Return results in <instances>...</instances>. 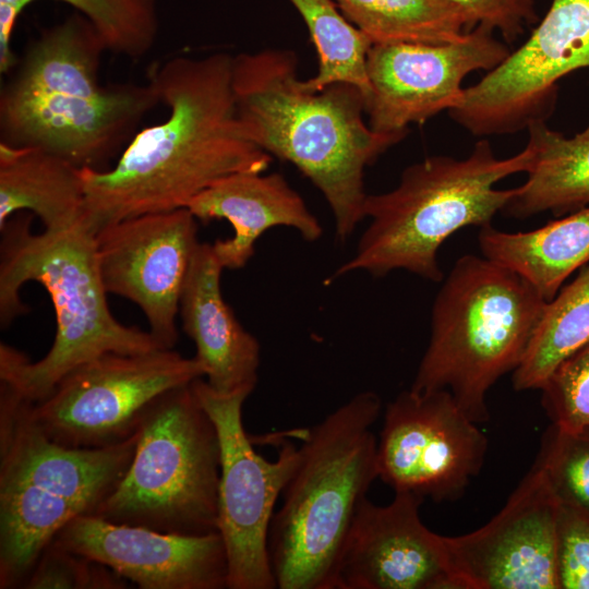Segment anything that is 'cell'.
<instances>
[{
	"mask_svg": "<svg viewBox=\"0 0 589 589\" xmlns=\"http://www.w3.org/2000/svg\"><path fill=\"white\" fill-rule=\"evenodd\" d=\"M233 56H179L147 73L159 103L160 123L137 132L115 167L81 168L83 224L97 233L127 218L170 212L216 181L238 172H265L273 156L254 144L238 118Z\"/></svg>",
	"mask_w": 589,
	"mask_h": 589,
	"instance_id": "cell-1",
	"label": "cell"
},
{
	"mask_svg": "<svg viewBox=\"0 0 589 589\" xmlns=\"http://www.w3.org/2000/svg\"><path fill=\"white\" fill-rule=\"evenodd\" d=\"M232 87L247 136L315 185L333 213L336 240L346 242L364 219L365 168L406 135L373 131L356 85L305 89L290 49L233 56Z\"/></svg>",
	"mask_w": 589,
	"mask_h": 589,
	"instance_id": "cell-2",
	"label": "cell"
},
{
	"mask_svg": "<svg viewBox=\"0 0 589 589\" xmlns=\"http://www.w3.org/2000/svg\"><path fill=\"white\" fill-rule=\"evenodd\" d=\"M32 215L10 217L0 228V324L5 328L29 311L20 291L36 281L50 296L56 335L38 361L1 342L0 382L37 402L65 374L99 356L161 349L149 332L125 326L111 314L96 261V235L83 220L41 233L32 232Z\"/></svg>",
	"mask_w": 589,
	"mask_h": 589,
	"instance_id": "cell-3",
	"label": "cell"
},
{
	"mask_svg": "<svg viewBox=\"0 0 589 589\" xmlns=\"http://www.w3.org/2000/svg\"><path fill=\"white\" fill-rule=\"evenodd\" d=\"M382 401L360 392L300 431L299 462L268 531L278 589H335L339 557L360 503L376 478L372 426Z\"/></svg>",
	"mask_w": 589,
	"mask_h": 589,
	"instance_id": "cell-4",
	"label": "cell"
},
{
	"mask_svg": "<svg viewBox=\"0 0 589 589\" xmlns=\"http://www.w3.org/2000/svg\"><path fill=\"white\" fill-rule=\"evenodd\" d=\"M136 441L137 432L101 448L58 444L32 401L0 382V589L23 588L57 533L94 515L125 476Z\"/></svg>",
	"mask_w": 589,
	"mask_h": 589,
	"instance_id": "cell-5",
	"label": "cell"
},
{
	"mask_svg": "<svg viewBox=\"0 0 589 589\" xmlns=\"http://www.w3.org/2000/svg\"><path fill=\"white\" fill-rule=\"evenodd\" d=\"M536 158L530 143L518 154L497 158L486 137L462 159L436 155L414 163L390 191L368 194L366 228L354 254L326 279L353 272L373 277L402 269L431 281L443 280L441 245L458 230L491 225L515 193L495 189L501 180L528 172Z\"/></svg>",
	"mask_w": 589,
	"mask_h": 589,
	"instance_id": "cell-6",
	"label": "cell"
},
{
	"mask_svg": "<svg viewBox=\"0 0 589 589\" xmlns=\"http://www.w3.org/2000/svg\"><path fill=\"white\" fill-rule=\"evenodd\" d=\"M546 302L509 268L483 255L459 257L434 299L410 388L448 390L473 422L488 421L486 394L520 364Z\"/></svg>",
	"mask_w": 589,
	"mask_h": 589,
	"instance_id": "cell-7",
	"label": "cell"
},
{
	"mask_svg": "<svg viewBox=\"0 0 589 589\" xmlns=\"http://www.w3.org/2000/svg\"><path fill=\"white\" fill-rule=\"evenodd\" d=\"M220 447L192 383L159 395L137 430L130 467L94 513L160 532L217 531Z\"/></svg>",
	"mask_w": 589,
	"mask_h": 589,
	"instance_id": "cell-8",
	"label": "cell"
},
{
	"mask_svg": "<svg viewBox=\"0 0 589 589\" xmlns=\"http://www.w3.org/2000/svg\"><path fill=\"white\" fill-rule=\"evenodd\" d=\"M205 376L194 358L173 349L109 352L65 374L32 413L46 435L73 448H101L136 434L163 393Z\"/></svg>",
	"mask_w": 589,
	"mask_h": 589,
	"instance_id": "cell-9",
	"label": "cell"
},
{
	"mask_svg": "<svg viewBox=\"0 0 589 589\" xmlns=\"http://www.w3.org/2000/svg\"><path fill=\"white\" fill-rule=\"evenodd\" d=\"M192 387L219 440L217 531L226 548L228 588L275 589L268 531L276 501L299 462L300 448L283 441L277 458L266 460L244 430L242 406L249 393H219L202 377Z\"/></svg>",
	"mask_w": 589,
	"mask_h": 589,
	"instance_id": "cell-10",
	"label": "cell"
},
{
	"mask_svg": "<svg viewBox=\"0 0 589 589\" xmlns=\"http://www.w3.org/2000/svg\"><path fill=\"white\" fill-rule=\"evenodd\" d=\"M589 68V0H551L530 36L476 84L464 88L449 117L471 135L488 137L546 121L558 82Z\"/></svg>",
	"mask_w": 589,
	"mask_h": 589,
	"instance_id": "cell-11",
	"label": "cell"
},
{
	"mask_svg": "<svg viewBox=\"0 0 589 589\" xmlns=\"http://www.w3.org/2000/svg\"><path fill=\"white\" fill-rule=\"evenodd\" d=\"M476 424L448 390H402L385 408L378 478L395 493L435 502L460 497L488 449Z\"/></svg>",
	"mask_w": 589,
	"mask_h": 589,
	"instance_id": "cell-12",
	"label": "cell"
},
{
	"mask_svg": "<svg viewBox=\"0 0 589 589\" xmlns=\"http://www.w3.org/2000/svg\"><path fill=\"white\" fill-rule=\"evenodd\" d=\"M483 25L447 44H374L366 56L369 94L364 111L370 128L383 134H408L462 98L471 72L491 71L510 53L505 41Z\"/></svg>",
	"mask_w": 589,
	"mask_h": 589,
	"instance_id": "cell-13",
	"label": "cell"
},
{
	"mask_svg": "<svg viewBox=\"0 0 589 589\" xmlns=\"http://www.w3.org/2000/svg\"><path fill=\"white\" fill-rule=\"evenodd\" d=\"M159 103L154 87L118 84L98 94L74 91L0 95L1 142L32 146L80 168L104 170L135 135L140 121Z\"/></svg>",
	"mask_w": 589,
	"mask_h": 589,
	"instance_id": "cell-14",
	"label": "cell"
},
{
	"mask_svg": "<svg viewBox=\"0 0 589 589\" xmlns=\"http://www.w3.org/2000/svg\"><path fill=\"white\" fill-rule=\"evenodd\" d=\"M196 220L185 207L119 220L95 236L106 291L140 306L161 349L178 341L180 298L200 243Z\"/></svg>",
	"mask_w": 589,
	"mask_h": 589,
	"instance_id": "cell-15",
	"label": "cell"
},
{
	"mask_svg": "<svg viewBox=\"0 0 589 589\" xmlns=\"http://www.w3.org/2000/svg\"><path fill=\"white\" fill-rule=\"evenodd\" d=\"M557 508L551 484L533 465L486 525L444 537L460 589H561Z\"/></svg>",
	"mask_w": 589,
	"mask_h": 589,
	"instance_id": "cell-16",
	"label": "cell"
},
{
	"mask_svg": "<svg viewBox=\"0 0 589 589\" xmlns=\"http://www.w3.org/2000/svg\"><path fill=\"white\" fill-rule=\"evenodd\" d=\"M423 498L396 492L387 505L360 503L335 589H460L444 541L422 522Z\"/></svg>",
	"mask_w": 589,
	"mask_h": 589,
	"instance_id": "cell-17",
	"label": "cell"
},
{
	"mask_svg": "<svg viewBox=\"0 0 589 589\" xmlns=\"http://www.w3.org/2000/svg\"><path fill=\"white\" fill-rule=\"evenodd\" d=\"M52 542L106 565L141 589L228 588L226 548L218 531L167 533L82 515Z\"/></svg>",
	"mask_w": 589,
	"mask_h": 589,
	"instance_id": "cell-18",
	"label": "cell"
},
{
	"mask_svg": "<svg viewBox=\"0 0 589 589\" xmlns=\"http://www.w3.org/2000/svg\"><path fill=\"white\" fill-rule=\"evenodd\" d=\"M223 269L213 244L200 242L182 290L179 314L184 333L195 345L194 358L204 368L207 384L224 394H251L259 378L261 347L221 294Z\"/></svg>",
	"mask_w": 589,
	"mask_h": 589,
	"instance_id": "cell-19",
	"label": "cell"
},
{
	"mask_svg": "<svg viewBox=\"0 0 589 589\" xmlns=\"http://www.w3.org/2000/svg\"><path fill=\"white\" fill-rule=\"evenodd\" d=\"M187 208L204 224L226 219L232 226L230 239L212 243L224 269L243 268L254 254L256 240L273 227L292 228L309 242L323 235L304 200L277 172L227 176L196 195Z\"/></svg>",
	"mask_w": 589,
	"mask_h": 589,
	"instance_id": "cell-20",
	"label": "cell"
},
{
	"mask_svg": "<svg viewBox=\"0 0 589 589\" xmlns=\"http://www.w3.org/2000/svg\"><path fill=\"white\" fill-rule=\"evenodd\" d=\"M484 257L518 274L550 301L572 274L589 264V206L520 232L481 227Z\"/></svg>",
	"mask_w": 589,
	"mask_h": 589,
	"instance_id": "cell-21",
	"label": "cell"
},
{
	"mask_svg": "<svg viewBox=\"0 0 589 589\" xmlns=\"http://www.w3.org/2000/svg\"><path fill=\"white\" fill-rule=\"evenodd\" d=\"M81 168L38 147L0 142V228L20 211L38 216L46 230L82 221Z\"/></svg>",
	"mask_w": 589,
	"mask_h": 589,
	"instance_id": "cell-22",
	"label": "cell"
},
{
	"mask_svg": "<svg viewBox=\"0 0 589 589\" xmlns=\"http://www.w3.org/2000/svg\"><path fill=\"white\" fill-rule=\"evenodd\" d=\"M527 131L534 164L502 213L520 219L544 212L561 217L588 207L589 124L570 137L550 129L546 121H534Z\"/></svg>",
	"mask_w": 589,
	"mask_h": 589,
	"instance_id": "cell-23",
	"label": "cell"
},
{
	"mask_svg": "<svg viewBox=\"0 0 589 589\" xmlns=\"http://www.w3.org/2000/svg\"><path fill=\"white\" fill-rule=\"evenodd\" d=\"M371 43L447 44L469 31L464 11L449 0H334Z\"/></svg>",
	"mask_w": 589,
	"mask_h": 589,
	"instance_id": "cell-24",
	"label": "cell"
},
{
	"mask_svg": "<svg viewBox=\"0 0 589 589\" xmlns=\"http://www.w3.org/2000/svg\"><path fill=\"white\" fill-rule=\"evenodd\" d=\"M35 0H0V72L16 57L11 38L17 16ZM72 5L94 26L106 51L137 60L154 47L158 34L157 0H58Z\"/></svg>",
	"mask_w": 589,
	"mask_h": 589,
	"instance_id": "cell-25",
	"label": "cell"
},
{
	"mask_svg": "<svg viewBox=\"0 0 589 589\" xmlns=\"http://www.w3.org/2000/svg\"><path fill=\"white\" fill-rule=\"evenodd\" d=\"M589 342V264L546 302L526 353L513 372L516 390L539 389L553 370Z\"/></svg>",
	"mask_w": 589,
	"mask_h": 589,
	"instance_id": "cell-26",
	"label": "cell"
},
{
	"mask_svg": "<svg viewBox=\"0 0 589 589\" xmlns=\"http://www.w3.org/2000/svg\"><path fill=\"white\" fill-rule=\"evenodd\" d=\"M302 17L315 47V75L301 81L311 92L345 82L369 94L366 56L372 43L340 12L334 0H288Z\"/></svg>",
	"mask_w": 589,
	"mask_h": 589,
	"instance_id": "cell-27",
	"label": "cell"
},
{
	"mask_svg": "<svg viewBox=\"0 0 589 589\" xmlns=\"http://www.w3.org/2000/svg\"><path fill=\"white\" fill-rule=\"evenodd\" d=\"M533 465L543 471L558 501L589 513V436L568 433L551 423Z\"/></svg>",
	"mask_w": 589,
	"mask_h": 589,
	"instance_id": "cell-28",
	"label": "cell"
},
{
	"mask_svg": "<svg viewBox=\"0 0 589 589\" xmlns=\"http://www.w3.org/2000/svg\"><path fill=\"white\" fill-rule=\"evenodd\" d=\"M539 389L552 424L589 436V342L563 360Z\"/></svg>",
	"mask_w": 589,
	"mask_h": 589,
	"instance_id": "cell-29",
	"label": "cell"
},
{
	"mask_svg": "<svg viewBox=\"0 0 589 589\" xmlns=\"http://www.w3.org/2000/svg\"><path fill=\"white\" fill-rule=\"evenodd\" d=\"M127 580L106 565L51 542L23 589H125Z\"/></svg>",
	"mask_w": 589,
	"mask_h": 589,
	"instance_id": "cell-30",
	"label": "cell"
},
{
	"mask_svg": "<svg viewBox=\"0 0 589 589\" xmlns=\"http://www.w3.org/2000/svg\"><path fill=\"white\" fill-rule=\"evenodd\" d=\"M556 542L561 589H589V513L558 501Z\"/></svg>",
	"mask_w": 589,
	"mask_h": 589,
	"instance_id": "cell-31",
	"label": "cell"
},
{
	"mask_svg": "<svg viewBox=\"0 0 589 589\" xmlns=\"http://www.w3.org/2000/svg\"><path fill=\"white\" fill-rule=\"evenodd\" d=\"M466 14L469 31L483 25L513 44L537 20L536 0H449Z\"/></svg>",
	"mask_w": 589,
	"mask_h": 589,
	"instance_id": "cell-32",
	"label": "cell"
}]
</instances>
